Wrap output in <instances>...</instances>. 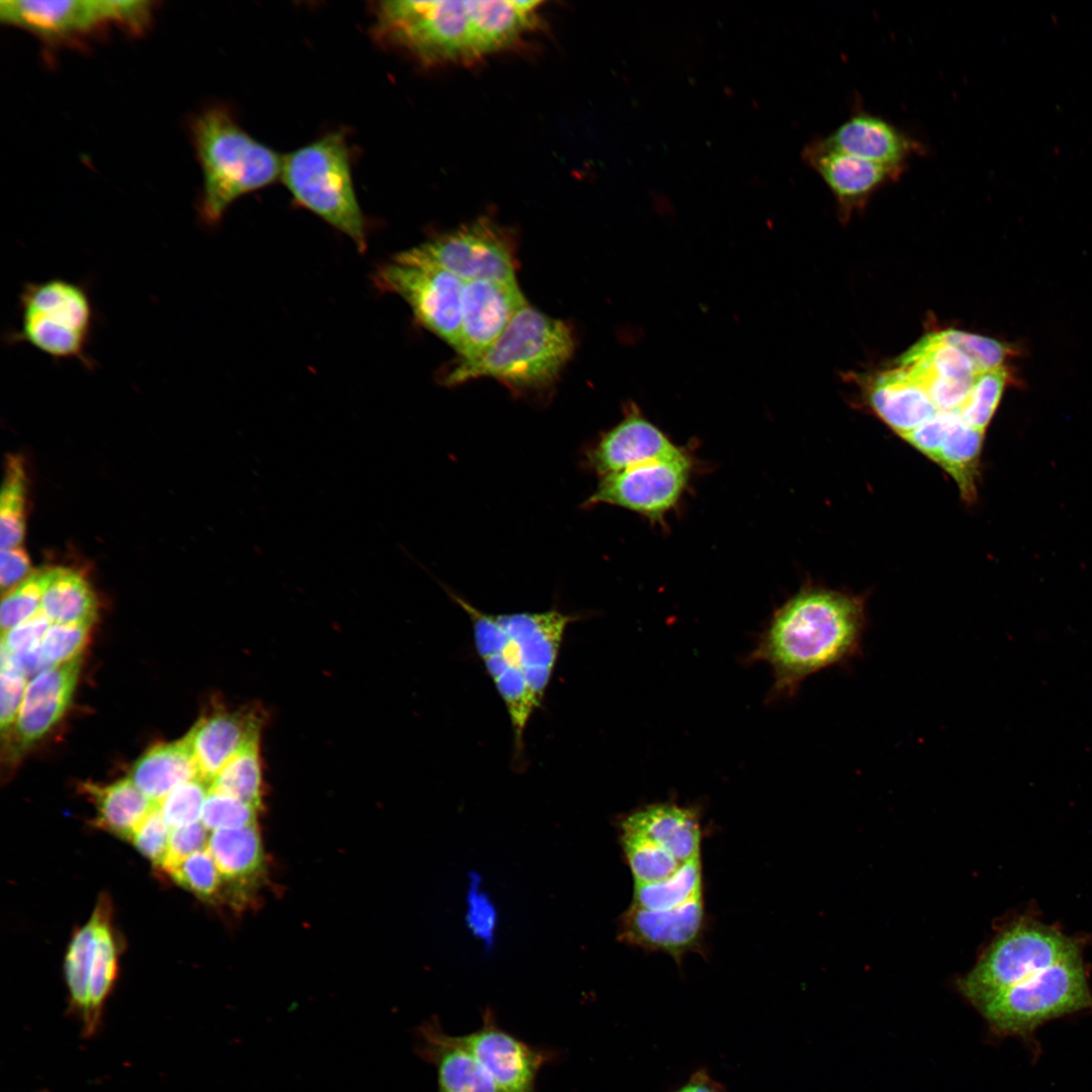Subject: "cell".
Here are the masks:
<instances>
[{
	"label": "cell",
	"instance_id": "6da1fadb",
	"mask_svg": "<svg viewBox=\"0 0 1092 1092\" xmlns=\"http://www.w3.org/2000/svg\"><path fill=\"white\" fill-rule=\"evenodd\" d=\"M540 1H378L372 35L424 64L465 63L507 49L532 29Z\"/></svg>",
	"mask_w": 1092,
	"mask_h": 1092
},
{
	"label": "cell",
	"instance_id": "7a4b0ae2",
	"mask_svg": "<svg viewBox=\"0 0 1092 1092\" xmlns=\"http://www.w3.org/2000/svg\"><path fill=\"white\" fill-rule=\"evenodd\" d=\"M866 627L863 597L807 587L775 612L748 661L771 667L770 697L791 698L807 677L860 655Z\"/></svg>",
	"mask_w": 1092,
	"mask_h": 1092
},
{
	"label": "cell",
	"instance_id": "3957f363",
	"mask_svg": "<svg viewBox=\"0 0 1092 1092\" xmlns=\"http://www.w3.org/2000/svg\"><path fill=\"white\" fill-rule=\"evenodd\" d=\"M190 134L202 173L201 220L215 225L240 197L281 178L283 156L250 135L220 105L194 116Z\"/></svg>",
	"mask_w": 1092,
	"mask_h": 1092
},
{
	"label": "cell",
	"instance_id": "277c9868",
	"mask_svg": "<svg viewBox=\"0 0 1092 1092\" xmlns=\"http://www.w3.org/2000/svg\"><path fill=\"white\" fill-rule=\"evenodd\" d=\"M572 329L528 303L479 358L459 360L442 378L454 386L482 377L493 378L516 391L549 388L574 352Z\"/></svg>",
	"mask_w": 1092,
	"mask_h": 1092
},
{
	"label": "cell",
	"instance_id": "5b68a950",
	"mask_svg": "<svg viewBox=\"0 0 1092 1092\" xmlns=\"http://www.w3.org/2000/svg\"><path fill=\"white\" fill-rule=\"evenodd\" d=\"M281 179L293 201L367 249L365 218L353 184L350 153L341 130L283 156Z\"/></svg>",
	"mask_w": 1092,
	"mask_h": 1092
},
{
	"label": "cell",
	"instance_id": "8992f818",
	"mask_svg": "<svg viewBox=\"0 0 1092 1092\" xmlns=\"http://www.w3.org/2000/svg\"><path fill=\"white\" fill-rule=\"evenodd\" d=\"M18 325L8 340L57 360L93 366L88 349L96 314L87 288L65 278L27 282L18 295Z\"/></svg>",
	"mask_w": 1092,
	"mask_h": 1092
},
{
	"label": "cell",
	"instance_id": "52a82bcc",
	"mask_svg": "<svg viewBox=\"0 0 1092 1092\" xmlns=\"http://www.w3.org/2000/svg\"><path fill=\"white\" fill-rule=\"evenodd\" d=\"M1092 1008V992L1077 952L998 993L977 1009L999 1035L1030 1037L1042 1024Z\"/></svg>",
	"mask_w": 1092,
	"mask_h": 1092
},
{
	"label": "cell",
	"instance_id": "ba28073f",
	"mask_svg": "<svg viewBox=\"0 0 1092 1092\" xmlns=\"http://www.w3.org/2000/svg\"><path fill=\"white\" fill-rule=\"evenodd\" d=\"M1077 952V942L1062 931L1038 921L1019 920L993 940L974 969L959 981V989L978 1008Z\"/></svg>",
	"mask_w": 1092,
	"mask_h": 1092
},
{
	"label": "cell",
	"instance_id": "9c48e42d",
	"mask_svg": "<svg viewBox=\"0 0 1092 1092\" xmlns=\"http://www.w3.org/2000/svg\"><path fill=\"white\" fill-rule=\"evenodd\" d=\"M153 13L154 3L141 0L0 2V19L3 23L21 28L53 44L72 42L109 26L139 34L150 25Z\"/></svg>",
	"mask_w": 1092,
	"mask_h": 1092
},
{
	"label": "cell",
	"instance_id": "30bf717a",
	"mask_svg": "<svg viewBox=\"0 0 1092 1092\" xmlns=\"http://www.w3.org/2000/svg\"><path fill=\"white\" fill-rule=\"evenodd\" d=\"M517 247L512 236L487 218L438 235L393 260L439 267L463 282H515Z\"/></svg>",
	"mask_w": 1092,
	"mask_h": 1092
},
{
	"label": "cell",
	"instance_id": "8fae6325",
	"mask_svg": "<svg viewBox=\"0 0 1092 1092\" xmlns=\"http://www.w3.org/2000/svg\"><path fill=\"white\" fill-rule=\"evenodd\" d=\"M373 282L401 297L421 326L457 349L465 282L434 265L393 259L376 269Z\"/></svg>",
	"mask_w": 1092,
	"mask_h": 1092
},
{
	"label": "cell",
	"instance_id": "7c38bea8",
	"mask_svg": "<svg viewBox=\"0 0 1092 1092\" xmlns=\"http://www.w3.org/2000/svg\"><path fill=\"white\" fill-rule=\"evenodd\" d=\"M447 593L470 619L476 651L505 703L515 746L521 753L528 722L542 700L529 686L516 644L496 616L476 609L449 589Z\"/></svg>",
	"mask_w": 1092,
	"mask_h": 1092
},
{
	"label": "cell",
	"instance_id": "4fadbf2b",
	"mask_svg": "<svg viewBox=\"0 0 1092 1092\" xmlns=\"http://www.w3.org/2000/svg\"><path fill=\"white\" fill-rule=\"evenodd\" d=\"M691 470V459L682 452L603 476L583 508L613 505L660 522L679 502Z\"/></svg>",
	"mask_w": 1092,
	"mask_h": 1092
},
{
	"label": "cell",
	"instance_id": "5bb4252c",
	"mask_svg": "<svg viewBox=\"0 0 1092 1092\" xmlns=\"http://www.w3.org/2000/svg\"><path fill=\"white\" fill-rule=\"evenodd\" d=\"M706 924L703 895L668 910H650L630 905L618 922V939L660 951L676 963L701 945Z\"/></svg>",
	"mask_w": 1092,
	"mask_h": 1092
},
{
	"label": "cell",
	"instance_id": "9a60e30c",
	"mask_svg": "<svg viewBox=\"0 0 1092 1092\" xmlns=\"http://www.w3.org/2000/svg\"><path fill=\"white\" fill-rule=\"evenodd\" d=\"M460 1038L503 1092H536L538 1074L552 1059L549 1051L503 1029L490 1009L484 1011L477 1030Z\"/></svg>",
	"mask_w": 1092,
	"mask_h": 1092
},
{
	"label": "cell",
	"instance_id": "2e32d148",
	"mask_svg": "<svg viewBox=\"0 0 1092 1092\" xmlns=\"http://www.w3.org/2000/svg\"><path fill=\"white\" fill-rule=\"evenodd\" d=\"M527 304L517 281L466 282L461 302L459 360L479 358L497 340L516 312Z\"/></svg>",
	"mask_w": 1092,
	"mask_h": 1092
},
{
	"label": "cell",
	"instance_id": "e0dca14e",
	"mask_svg": "<svg viewBox=\"0 0 1092 1092\" xmlns=\"http://www.w3.org/2000/svg\"><path fill=\"white\" fill-rule=\"evenodd\" d=\"M684 451L630 404L624 418L584 453L585 467L600 477Z\"/></svg>",
	"mask_w": 1092,
	"mask_h": 1092
},
{
	"label": "cell",
	"instance_id": "ac0fdd59",
	"mask_svg": "<svg viewBox=\"0 0 1092 1092\" xmlns=\"http://www.w3.org/2000/svg\"><path fill=\"white\" fill-rule=\"evenodd\" d=\"M514 640L526 679L543 700L567 626L578 617L552 609L495 615Z\"/></svg>",
	"mask_w": 1092,
	"mask_h": 1092
},
{
	"label": "cell",
	"instance_id": "d6986e66",
	"mask_svg": "<svg viewBox=\"0 0 1092 1092\" xmlns=\"http://www.w3.org/2000/svg\"><path fill=\"white\" fill-rule=\"evenodd\" d=\"M803 157L847 214L862 207L874 193L896 181L904 172L837 151L822 139L809 144Z\"/></svg>",
	"mask_w": 1092,
	"mask_h": 1092
},
{
	"label": "cell",
	"instance_id": "ffe728a7",
	"mask_svg": "<svg viewBox=\"0 0 1092 1092\" xmlns=\"http://www.w3.org/2000/svg\"><path fill=\"white\" fill-rule=\"evenodd\" d=\"M262 719L251 711H216L200 718L183 738L208 786L238 752L259 741Z\"/></svg>",
	"mask_w": 1092,
	"mask_h": 1092
},
{
	"label": "cell",
	"instance_id": "44dd1931",
	"mask_svg": "<svg viewBox=\"0 0 1092 1092\" xmlns=\"http://www.w3.org/2000/svg\"><path fill=\"white\" fill-rule=\"evenodd\" d=\"M81 657L47 668L27 684L15 723L17 743L24 748L44 736L70 706Z\"/></svg>",
	"mask_w": 1092,
	"mask_h": 1092
},
{
	"label": "cell",
	"instance_id": "7402d4cb",
	"mask_svg": "<svg viewBox=\"0 0 1092 1092\" xmlns=\"http://www.w3.org/2000/svg\"><path fill=\"white\" fill-rule=\"evenodd\" d=\"M417 1052L435 1067L438 1092H503L460 1035L445 1032L437 1019L419 1027Z\"/></svg>",
	"mask_w": 1092,
	"mask_h": 1092
},
{
	"label": "cell",
	"instance_id": "603a6c76",
	"mask_svg": "<svg viewBox=\"0 0 1092 1092\" xmlns=\"http://www.w3.org/2000/svg\"><path fill=\"white\" fill-rule=\"evenodd\" d=\"M829 147L883 166L905 171L921 146L884 118L857 112L822 139Z\"/></svg>",
	"mask_w": 1092,
	"mask_h": 1092
},
{
	"label": "cell",
	"instance_id": "cb8c5ba5",
	"mask_svg": "<svg viewBox=\"0 0 1092 1092\" xmlns=\"http://www.w3.org/2000/svg\"><path fill=\"white\" fill-rule=\"evenodd\" d=\"M618 827L646 836L680 863L701 855L702 829L696 808L671 802L648 804L623 815Z\"/></svg>",
	"mask_w": 1092,
	"mask_h": 1092
},
{
	"label": "cell",
	"instance_id": "d4e9b609",
	"mask_svg": "<svg viewBox=\"0 0 1092 1092\" xmlns=\"http://www.w3.org/2000/svg\"><path fill=\"white\" fill-rule=\"evenodd\" d=\"M868 398L876 415L902 438L938 413L923 387L900 366L879 374Z\"/></svg>",
	"mask_w": 1092,
	"mask_h": 1092
},
{
	"label": "cell",
	"instance_id": "484cf974",
	"mask_svg": "<svg viewBox=\"0 0 1092 1092\" xmlns=\"http://www.w3.org/2000/svg\"><path fill=\"white\" fill-rule=\"evenodd\" d=\"M128 779L156 804L180 785L200 780L196 763L184 739L156 744L149 748L132 764Z\"/></svg>",
	"mask_w": 1092,
	"mask_h": 1092
},
{
	"label": "cell",
	"instance_id": "4316f807",
	"mask_svg": "<svg viewBox=\"0 0 1092 1092\" xmlns=\"http://www.w3.org/2000/svg\"><path fill=\"white\" fill-rule=\"evenodd\" d=\"M82 787L95 805V825L127 840L158 805L149 800L128 778L108 785L86 783Z\"/></svg>",
	"mask_w": 1092,
	"mask_h": 1092
},
{
	"label": "cell",
	"instance_id": "83f0119b",
	"mask_svg": "<svg viewBox=\"0 0 1092 1092\" xmlns=\"http://www.w3.org/2000/svg\"><path fill=\"white\" fill-rule=\"evenodd\" d=\"M97 917L96 942L91 964L88 1008L82 1022V1034H96L102 1021L104 1004L112 992L117 973V945L111 926L110 904L102 898L94 911Z\"/></svg>",
	"mask_w": 1092,
	"mask_h": 1092
},
{
	"label": "cell",
	"instance_id": "f1b7e54d",
	"mask_svg": "<svg viewBox=\"0 0 1092 1092\" xmlns=\"http://www.w3.org/2000/svg\"><path fill=\"white\" fill-rule=\"evenodd\" d=\"M206 848L228 882L241 885L252 882L264 868V850L257 823L211 831Z\"/></svg>",
	"mask_w": 1092,
	"mask_h": 1092
},
{
	"label": "cell",
	"instance_id": "f546056e",
	"mask_svg": "<svg viewBox=\"0 0 1092 1092\" xmlns=\"http://www.w3.org/2000/svg\"><path fill=\"white\" fill-rule=\"evenodd\" d=\"M984 436L985 433L970 427L960 418L932 459L954 479L963 498L968 503L974 502L977 496Z\"/></svg>",
	"mask_w": 1092,
	"mask_h": 1092
},
{
	"label": "cell",
	"instance_id": "4dcf8cb0",
	"mask_svg": "<svg viewBox=\"0 0 1092 1092\" xmlns=\"http://www.w3.org/2000/svg\"><path fill=\"white\" fill-rule=\"evenodd\" d=\"M40 609L52 623L93 625L98 614V602L82 574L70 568L57 567Z\"/></svg>",
	"mask_w": 1092,
	"mask_h": 1092
},
{
	"label": "cell",
	"instance_id": "1f68e13d",
	"mask_svg": "<svg viewBox=\"0 0 1092 1092\" xmlns=\"http://www.w3.org/2000/svg\"><path fill=\"white\" fill-rule=\"evenodd\" d=\"M703 895L701 855L684 862L668 878L652 884H634L631 905L650 910H668Z\"/></svg>",
	"mask_w": 1092,
	"mask_h": 1092
},
{
	"label": "cell",
	"instance_id": "d6a6232c",
	"mask_svg": "<svg viewBox=\"0 0 1092 1092\" xmlns=\"http://www.w3.org/2000/svg\"><path fill=\"white\" fill-rule=\"evenodd\" d=\"M97 917L74 932L65 957V978L72 1012L84 1021L88 1008L91 964L96 942Z\"/></svg>",
	"mask_w": 1092,
	"mask_h": 1092
},
{
	"label": "cell",
	"instance_id": "836d02e7",
	"mask_svg": "<svg viewBox=\"0 0 1092 1092\" xmlns=\"http://www.w3.org/2000/svg\"><path fill=\"white\" fill-rule=\"evenodd\" d=\"M209 790L228 794L258 809L262 795L259 741L232 757L213 778Z\"/></svg>",
	"mask_w": 1092,
	"mask_h": 1092
},
{
	"label": "cell",
	"instance_id": "e575fe53",
	"mask_svg": "<svg viewBox=\"0 0 1092 1092\" xmlns=\"http://www.w3.org/2000/svg\"><path fill=\"white\" fill-rule=\"evenodd\" d=\"M26 476L23 461L9 455L0 495L1 549L21 546L25 533Z\"/></svg>",
	"mask_w": 1092,
	"mask_h": 1092
},
{
	"label": "cell",
	"instance_id": "d590c367",
	"mask_svg": "<svg viewBox=\"0 0 1092 1092\" xmlns=\"http://www.w3.org/2000/svg\"><path fill=\"white\" fill-rule=\"evenodd\" d=\"M620 843L634 884H652L671 876L680 862L646 836L619 829Z\"/></svg>",
	"mask_w": 1092,
	"mask_h": 1092
},
{
	"label": "cell",
	"instance_id": "8d00e7d4",
	"mask_svg": "<svg viewBox=\"0 0 1092 1092\" xmlns=\"http://www.w3.org/2000/svg\"><path fill=\"white\" fill-rule=\"evenodd\" d=\"M1009 380V371L1004 366L979 372L959 412L962 420L970 427L985 433Z\"/></svg>",
	"mask_w": 1092,
	"mask_h": 1092
},
{
	"label": "cell",
	"instance_id": "74e56055",
	"mask_svg": "<svg viewBox=\"0 0 1092 1092\" xmlns=\"http://www.w3.org/2000/svg\"><path fill=\"white\" fill-rule=\"evenodd\" d=\"M56 571L57 567L34 570L4 595L0 612L2 634L40 610L43 595Z\"/></svg>",
	"mask_w": 1092,
	"mask_h": 1092
},
{
	"label": "cell",
	"instance_id": "f35d334b",
	"mask_svg": "<svg viewBox=\"0 0 1092 1092\" xmlns=\"http://www.w3.org/2000/svg\"><path fill=\"white\" fill-rule=\"evenodd\" d=\"M164 873L176 884L204 900L216 897L222 879L207 848L190 854Z\"/></svg>",
	"mask_w": 1092,
	"mask_h": 1092
},
{
	"label": "cell",
	"instance_id": "ab89813d",
	"mask_svg": "<svg viewBox=\"0 0 1092 1092\" xmlns=\"http://www.w3.org/2000/svg\"><path fill=\"white\" fill-rule=\"evenodd\" d=\"M91 627L85 623H52L40 643L47 662L55 666L81 657L88 644Z\"/></svg>",
	"mask_w": 1092,
	"mask_h": 1092
},
{
	"label": "cell",
	"instance_id": "60d3db41",
	"mask_svg": "<svg viewBox=\"0 0 1092 1092\" xmlns=\"http://www.w3.org/2000/svg\"><path fill=\"white\" fill-rule=\"evenodd\" d=\"M209 786L194 780L174 789L159 803L160 811L169 826L182 827L199 822Z\"/></svg>",
	"mask_w": 1092,
	"mask_h": 1092
},
{
	"label": "cell",
	"instance_id": "b9f144b4",
	"mask_svg": "<svg viewBox=\"0 0 1092 1092\" xmlns=\"http://www.w3.org/2000/svg\"><path fill=\"white\" fill-rule=\"evenodd\" d=\"M934 334L943 343L963 352L979 372L1003 366L1010 354V347L981 335L957 330H944Z\"/></svg>",
	"mask_w": 1092,
	"mask_h": 1092
},
{
	"label": "cell",
	"instance_id": "7bdbcfd3",
	"mask_svg": "<svg viewBox=\"0 0 1092 1092\" xmlns=\"http://www.w3.org/2000/svg\"><path fill=\"white\" fill-rule=\"evenodd\" d=\"M257 809L233 796L209 790L201 822L207 830L240 828L256 824Z\"/></svg>",
	"mask_w": 1092,
	"mask_h": 1092
},
{
	"label": "cell",
	"instance_id": "ee69618b",
	"mask_svg": "<svg viewBox=\"0 0 1092 1092\" xmlns=\"http://www.w3.org/2000/svg\"><path fill=\"white\" fill-rule=\"evenodd\" d=\"M170 833V826L158 804L139 825L129 841L160 869L168 852Z\"/></svg>",
	"mask_w": 1092,
	"mask_h": 1092
},
{
	"label": "cell",
	"instance_id": "f6af8a7d",
	"mask_svg": "<svg viewBox=\"0 0 1092 1092\" xmlns=\"http://www.w3.org/2000/svg\"><path fill=\"white\" fill-rule=\"evenodd\" d=\"M0 728L8 732L15 725L26 689V677L1 653Z\"/></svg>",
	"mask_w": 1092,
	"mask_h": 1092
},
{
	"label": "cell",
	"instance_id": "bcb514c9",
	"mask_svg": "<svg viewBox=\"0 0 1092 1092\" xmlns=\"http://www.w3.org/2000/svg\"><path fill=\"white\" fill-rule=\"evenodd\" d=\"M960 418L958 413L938 412L903 439L932 460L949 430Z\"/></svg>",
	"mask_w": 1092,
	"mask_h": 1092
},
{
	"label": "cell",
	"instance_id": "7dc6e473",
	"mask_svg": "<svg viewBox=\"0 0 1092 1092\" xmlns=\"http://www.w3.org/2000/svg\"><path fill=\"white\" fill-rule=\"evenodd\" d=\"M208 838V830L202 822L173 828L168 852L160 870L164 872L190 854L206 848Z\"/></svg>",
	"mask_w": 1092,
	"mask_h": 1092
},
{
	"label": "cell",
	"instance_id": "c3c4849f",
	"mask_svg": "<svg viewBox=\"0 0 1092 1092\" xmlns=\"http://www.w3.org/2000/svg\"><path fill=\"white\" fill-rule=\"evenodd\" d=\"M51 625L52 621L40 609L30 618L3 633L1 646L11 653L37 648Z\"/></svg>",
	"mask_w": 1092,
	"mask_h": 1092
},
{
	"label": "cell",
	"instance_id": "681fc988",
	"mask_svg": "<svg viewBox=\"0 0 1092 1092\" xmlns=\"http://www.w3.org/2000/svg\"><path fill=\"white\" fill-rule=\"evenodd\" d=\"M31 572L29 557L21 546L1 549L0 584L3 594L18 585Z\"/></svg>",
	"mask_w": 1092,
	"mask_h": 1092
},
{
	"label": "cell",
	"instance_id": "f907efd6",
	"mask_svg": "<svg viewBox=\"0 0 1092 1092\" xmlns=\"http://www.w3.org/2000/svg\"><path fill=\"white\" fill-rule=\"evenodd\" d=\"M468 902V922L471 930L477 936L489 940L495 923L492 905L483 894L473 889L469 894Z\"/></svg>",
	"mask_w": 1092,
	"mask_h": 1092
},
{
	"label": "cell",
	"instance_id": "816d5d0a",
	"mask_svg": "<svg viewBox=\"0 0 1092 1092\" xmlns=\"http://www.w3.org/2000/svg\"><path fill=\"white\" fill-rule=\"evenodd\" d=\"M676 1092H719V1090L706 1076L698 1075Z\"/></svg>",
	"mask_w": 1092,
	"mask_h": 1092
}]
</instances>
